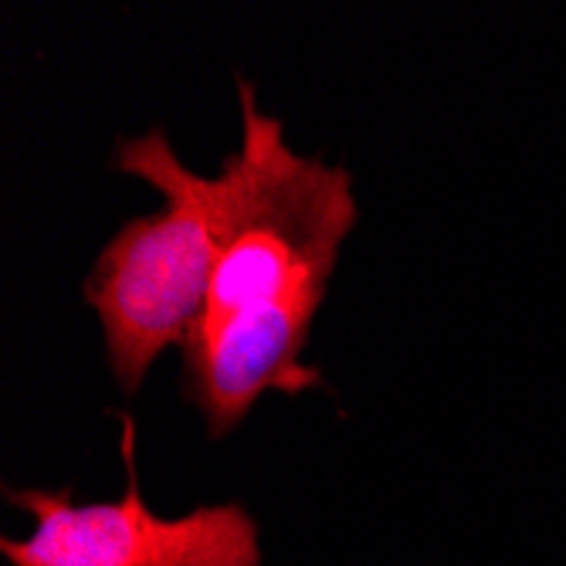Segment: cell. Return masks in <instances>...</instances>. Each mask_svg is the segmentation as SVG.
Returning <instances> with one entry per match:
<instances>
[{"label":"cell","instance_id":"6da1fadb","mask_svg":"<svg viewBox=\"0 0 566 566\" xmlns=\"http://www.w3.org/2000/svg\"><path fill=\"white\" fill-rule=\"evenodd\" d=\"M238 98L248 197L180 343V390L211 438L234 431L265 394L323 384L302 349L359 218L346 167L292 149L248 78H238Z\"/></svg>","mask_w":566,"mask_h":566},{"label":"cell","instance_id":"7a4b0ae2","mask_svg":"<svg viewBox=\"0 0 566 566\" xmlns=\"http://www.w3.org/2000/svg\"><path fill=\"white\" fill-rule=\"evenodd\" d=\"M113 167L164 193V208L126 221L98 251L82 285L98 316L106 364L126 397L139 394L157 356L184 343L214 265L248 197V164L234 149L214 177L190 170L164 129L119 139Z\"/></svg>","mask_w":566,"mask_h":566},{"label":"cell","instance_id":"3957f363","mask_svg":"<svg viewBox=\"0 0 566 566\" xmlns=\"http://www.w3.org/2000/svg\"><path fill=\"white\" fill-rule=\"evenodd\" d=\"M126 489L109 502H75L72 489H8L31 512L28 539H0L11 566H262L259 523L241 502L197 505L187 516H157L136 472V424L123 415Z\"/></svg>","mask_w":566,"mask_h":566}]
</instances>
